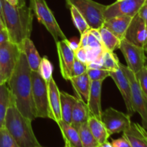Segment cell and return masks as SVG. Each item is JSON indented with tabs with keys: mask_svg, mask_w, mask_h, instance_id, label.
Returning <instances> with one entry per match:
<instances>
[{
	"mask_svg": "<svg viewBox=\"0 0 147 147\" xmlns=\"http://www.w3.org/2000/svg\"><path fill=\"white\" fill-rule=\"evenodd\" d=\"M64 147H73V146H70V145L68 143H67V142H65V146Z\"/></svg>",
	"mask_w": 147,
	"mask_h": 147,
	"instance_id": "cell-48",
	"label": "cell"
},
{
	"mask_svg": "<svg viewBox=\"0 0 147 147\" xmlns=\"http://www.w3.org/2000/svg\"><path fill=\"white\" fill-rule=\"evenodd\" d=\"M0 147H20L4 126L0 129Z\"/></svg>",
	"mask_w": 147,
	"mask_h": 147,
	"instance_id": "cell-32",
	"label": "cell"
},
{
	"mask_svg": "<svg viewBox=\"0 0 147 147\" xmlns=\"http://www.w3.org/2000/svg\"><path fill=\"white\" fill-rule=\"evenodd\" d=\"M97 147H113V146H112L111 144L109 141H107V142H103V143L102 144H99L98 146Z\"/></svg>",
	"mask_w": 147,
	"mask_h": 147,
	"instance_id": "cell-42",
	"label": "cell"
},
{
	"mask_svg": "<svg viewBox=\"0 0 147 147\" xmlns=\"http://www.w3.org/2000/svg\"><path fill=\"white\" fill-rule=\"evenodd\" d=\"M86 73L91 81H103L106 78L110 77V71L103 68H88Z\"/></svg>",
	"mask_w": 147,
	"mask_h": 147,
	"instance_id": "cell-31",
	"label": "cell"
},
{
	"mask_svg": "<svg viewBox=\"0 0 147 147\" xmlns=\"http://www.w3.org/2000/svg\"><path fill=\"white\" fill-rule=\"evenodd\" d=\"M119 66L127 76L130 83L131 97L132 108L134 112H137L142 118V126L147 130V100L139 86L135 74L124 65L119 63Z\"/></svg>",
	"mask_w": 147,
	"mask_h": 147,
	"instance_id": "cell-6",
	"label": "cell"
},
{
	"mask_svg": "<svg viewBox=\"0 0 147 147\" xmlns=\"http://www.w3.org/2000/svg\"><path fill=\"white\" fill-rule=\"evenodd\" d=\"M18 1V6H23L26 4L25 0H17Z\"/></svg>",
	"mask_w": 147,
	"mask_h": 147,
	"instance_id": "cell-44",
	"label": "cell"
},
{
	"mask_svg": "<svg viewBox=\"0 0 147 147\" xmlns=\"http://www.w3.org/2000/svg\"><path fill=\"white\" fill-rule=\"evenodd\" d=\"M110 77L113 80L116 86L120 90L121 96L124 100L128 114L130 116H133L135 112L132 108L131 97L130 83L127 76L121 67L113 71H110Z\"/></svg>",
	"mask_w": 147,
	"mask_h": 147,
	"instance_id": "cell-14",
	"label": "cell"
},
{
	"mask_svg": "<svg viewBox=\"0 0 147 147\" xmlns=\"http://www.w3.org/2000/svg\"><path fill=\"white\" fill-rule=\"evenodd\" d=\"M75 57L80 62L87 64V51L84 47H78L74 50Z\"/></svg>",
	"mask_w": 147,
	"mask_h": 147,
	"instance_id": "cell-35",
	"label": "cell"
},
{
	"mask_svg": "<svg viewBox=\"0 0 147 147\" xmlns=\"http://www.w3.org/2000/svg\"><path fill=\"white\" fill-rule=\"evenodd\" d=\"M138 14H139L142 19H144L145 21L147 22V3H146V4L141 8L139 13H138Z\"/></svg>",
	"mask_w": 147,
	"mask_h": 147,
	"instance_id": "cell-40",
	"label": "cell"
},
{
	"mask_svg": "<svg viewBox=\"0 0 147 147\" xmlns=\"http://www.w3.org/2000/svg\"><path fill=\"white\" fill-rule=\"evenodd\" d=\"M132 17L129 16H119L105 20L103 26L113 33L119 40L124 39L128 27L131 21Z\"/></svg>",
	"mask_w": 147,
	"mask_h": 147,
	"instance_id": "cell-18",
	"label": "cell"
},
{
	"mask_svg": "<svg viewBox=\"0 0 147 147\" xmlns=\"http://www.w3.org/2000/svg\"><path fill=\"white\" fill-rule=\"evenodd\" d=\"M30 7L39 22L44 25L53 36L55 42L67 39L45 0H30Z\"/></svg>",
	"mask_w": 147,
	"mask_h": 147,
	"instance_id": "cell-5",
	"label": "cell"
},
{
	"mask_svg": "<svg viewBox=\"0 0 147 147\" xmlns=\"http://www.w3.org/2000/svg\"><path fill=\"white\" fill-rule=\"evenodd\" d=\"M7 79L6 78L5 76L3 75V73H1V70H0V85L7 83Z\"/></svg>",
	"mask_w": 147,
	"mask_h": 147,
	"instance_id": "cell-41",
	"label": "cell"
},
{
	"mask_svg": "<svg viewBox=\"0 0 147 147\" xmlns=\"http://www.w3.org/2000/svg\"><path fill=\"white\" fill-rule=\"evenodd\" d=\"M60 97L62 120L66 123H70L72 111L78 98L62 90H60Z\"/></svg>",
	"mask_w": 147,
	"mask_h": 147,
	"instance_id": "cell-24",
	"label": "cell"
},
{
	"mask_svg": "<svg viewBox=\"0 0 147 147\" xmlns=\"http://www.w3.org/2000/svg\"><path fill=\"white\" fill-rule=\"evenodd\" d=\"M146 37V21L137 14L132 17L125 34L124 39L133 45L145 50Z\"/></svg>",
	"mask_w": 147,
	"mask_h": 147,
	"instance_id": "cell-12",
	"label": "cell"
},
{
	"mask_svg": "<svg viewBox=\"0 0 147 147\" xmlns=\"http://www.w3.org/2000/svg\"><path fill=\"white\" fill-rule=\"evenodd\" d=\"M103 81H91L87 106L91 116L100 119L102 114L101 92Z\"/></svg>",
	"mask_w": 147,
	"mask_h": 147,
	"instance_id": "cell-16",
	"label": "cell"
},
{
	"mask_svg": "<svg viewBox=\"0 0 147 147\" xmlns=\"http://www.w3.org/2000/svg\"><path fill=\"white\" fill-rule=\"evenodd\" d=\"M119 50L123 55L127 67L134 74L145 66L146 51L144 48L133 45L125 39L121 41Z\"/></svg>",
	"mask_w": 147,
	"mask_h": 147,
	"instance_id": "cell-9",
	"label": "cell"
},
{
	"mask_svg": "<svg viewBox=\"0 0 147 147\" xmlns=\"http://www.w3.org/2000/svg\"><path fill=\"white\" fill-rule=\"evenodd\" d=\"M88 33L89 31H87L86 32L83 33L81 34V37L79 41L78 47H84L86 48L88 47Z\"/></svg>",
	"mask_w": 147,
	"mask_h": 147,
	"instance_id": "cell-39",
	"label": "cell"
},
{
	"mask_svg": "<svg viewBox=\"0 0 147 147\" xmlns=\"http://www.w3.org/2000/svg\"><path fill=\"white\" fill-rule=\"evenodd\" d=\"M6 1L9 3V4H11V5L18 6V1H17V0H6Z\"/></svg>",
	"mask_w": 147,
	"mask_h": 147,
	"instance_id": "cell-43",
	"label": "cell"
},
{
	"mask_svg": "<svg viewBox=\"0 0 147 147\" xmlns=\"http://www.w3.org/2000/svg\"><path fill=\"white\" fill-rule=\"evenodd\" d=\"M147 0H123L106 6L104 10L105 20L119 16L133 17L146 3Z\"/></svg>",
	"mask_w": 147,
	"mask_h": 147,
	"instance_id": "cell-10",
	"label": "cell"
},
{
	"mask_svg": "<svg viewBox=\"0 0 147 147\" xmlns=\"http://www.w3.org/2000/svg\"><path fill=\"white\" fill-rule=\"evenodd\" d=\"M146 3H147V1H146Z\"/></svg>",
	"mask_w": 147,
	"mask_h": 147,
	"instance_id": "cell-53",
	"label": "cell"
},
{
	"mask_svg": "<svg viewBox=\"0 0 147 147\" xmlns=\"http://www.w3.org/2000/svg\"><path fill=\"white\" fill-rule=\"evenodd\" d=\"M69 81L71 83L78 98L87 104L91 83V80H90L87 73L70 78Z\"/></svg>",
	"mask_w": 147,
	"mask_h": 147,
	"instance_id": "cell-20",
	"label": "cell"
},
{
	"mask_svg": "<svg viewBox=\"0 0 147 147\" xmlns=\"http://www.w3.org/2000/svg\"><path fill=\"white\" fill-rule=\"evenodd\" d=\"M0 18L1 19L3 22H4V20H3V14H2V7H1V0H0Z\"/></svg>",
	"mask_w": 147,
	"mask_h": 147,
	"instance_id": "cell-45",
	"label": "cell"
},
{
	"mask_svg": "<svg viewBox=\"0 0 147 147\" xmlns=\"http://www.w3.org/2000/svg\"><path fill=\"white\" fill-rule=\"evenodd\" d=\"M90 116L87 104L77 98L72 111L70 124L78 130L83 123H87Z\"/></svg>",
	"mask_w": 147,
	"mask_h": 147,
	"instance_id": "cell-21",
	"label": "cell"
},
{
	"mask_svg": "<svg viewBox=\"0 0 147 147\" xmlns=\"http://www.w3.org/2000/svg\"><path fill=\"white\" fill-rule=\"evenodd\" d=\"M67 5L74 7L84 17L90 29L99 30L105 22L104 10L106 5L93 0H65Z\"/></svg>",
	"mask_w": 147,
	"mask_h": 147,
	"instance_id": "cell-4",
	"label": "cell"
},
{
	"mask_svg": "<svg viewBox=\"0 0 147 147\" xmlns=\"http://www.w3.org/2000/svg\"><path fill=\"white\" fill-rule=\"evenodd\" d=\"M32 121L19 111L14 103L7 109L4 127L20 147L40 146L33 131Z\"/></svg>",
	"mask_w": 147,
	"mask_h": 147,
	"instance_id": "cell-3",
	"label": "cell"
},
{
	"mask_svg": "<svg viewBox=\"0 0 147 147\" xmlns=\"http://www.w3.org/2000/svg\"><path fill=\"white\" fill-rule=\"evenodd\" d=\"M119 63V58L114 52L104 50L103 54V65L104 69L109 71L116 70L120 67Z\"/></svg>",
	"mask_w": 147,
	"mask_h": 147,
	"instance_id": "cell-30",
	"label": "cell"
},
{
	"mask_svg": "<svg viewBox=\"0 0 147 147\" xmlns=\"http://www.w3.org/2000/svg\"><path fill=\"white\" fill-rule=\"evenodd\" d=\"M123 136L131 147H147V131L139 123L131 122V126L123 132Z\"/></svg>",
	"mask_w": 147,
	"mask_h": 147,
	"instance_id": "cell-17",
	"label": "cell"
},
{
	"mask_svg": "<svg viewBox=\"0 0 147 147\" xmlns=\"http://www.w3.org/2000/svg\"><path fill=\"white\" fill-rule=\"evenodd\" d=\"M100 121L104 124L110 136L123 132L131 123V116L129 114L111 107L102 111Z\"/></svg>",
	"mask_w": 147,
	"mask_h": 147,
	"instance_id": "cell-8",
	"label": "cell"
},
{
	"mask_svg": "<svg viewBox=\"0 0 147 147\" xmlns=\"http://www.w3.org/2000/svg\"><path fill=\"white\" fill-rule=\"evenodd\" d=\"M139 86L147 100V69L146 66L135 74Z\"/></svg>",
	"mask_w": 147,
	"mask_h": 147,
	"instance_id": "cell-33",
	"label": "cell"
},
{
	"mask_svg": "<svg viewBox=\"0 0 147 147\" xmlns=\"http://www.w3.org/2000/svg\"><path fill=\"white\" fill-rule=\"evenodd\" d=\"M111 145L113 147H131L129 142H128L126 138L122 136L121 138L112 140Z\"/></svg>",
	"mask_w": 147,
	"mask_h": 147,
	"instance_id": "cell-37",
	"label": "cell"
},
{
	"mask_svg": "<svg viewBox=\"0 0 147 147\" xmlns=\"http://www.w3.org/2000/svg\"><path fill=\"white\" fill-rule=\"evenodd\" d=\"M70 9L73 24H74L76 29L78 30L80 34H83V33L89 31L90 29V27L86 22L84 17L81 15V14L74 7H70Z\"/></svg>",
	"mask_w": 147,
	"mask_h": 147,
	"instance_id": "cell-28",
	"label": "cell"
},
{
	"mask_svg": "<svg viewBox=\"0 0 147 147\" xmlns=\"http://www.w3.org/2000/svg\"><path fill=\"white\" fill-rule=\"evenodd\" d=\"M88 125L92 134L99 144L107 142L110 137V134L100 119L90 116L88 121Z\"/></svg>",
	"mask_w": 147,
	"mask_h": 147,
	"instance_id": "cell-23",
	"label": "cell"
},
{
	"mask_svg": "<svg viewBox=\"0 0 147 147\" xmlns=\"http://www.w3.org/2000/svg\"><path fill=\"white\" fill-rule=\"evenodd\" d=\"M37 147H44V146H42L41 145H40V146H37Z\"/></svg>",
	"mask_w": 147,
	"mask_h": 147,
	"instance_id": "cell-51",
	"label": "cell"
},
{
	"mask_svg": "<svg viewBox=\"0 0 147 147\" xmlns=\"http://www.w3.org/2000/svg\"><path fill=\"white\" fill-rule=\"evenodd\" d=\"M9 41H10L9 36V33L5 27L0 30V46L5 44Z\"/></svg>",
	"mask_w": 147,
	"mask_h": 147,
	"instance_id": "cell-38",
	"label": "cell"
},
{
	"mask_svg": "<svg viewBox=\"0 0 147 147\" xmlns=\"http://www.w3.org/2000/svg\"><path fill=\"white\" fill-rule=\"evenodd\" d=\"M99 32L101 37L102 44L105 50L110 52H114L117 49H119L121 40H119L104 26H102L99 29Z\"/></svg>",
	"mask_w": 147,
	"mask_h": 147,
	"instance_id": "cell-26",
	"label": "cell"
},
{
	"mask_svg": "<svg viewBox=\"0 0 147 147\" xmlns=\"http://www.w3.org/2000/svg\"><path fill=\"white\" fill-rule=\"evenodd\" d=\"M146 34H147V22H146ZM145 51L147 52V37H146V46H145Z\"/></svg>",
	"mask_w": 147,
	"mask_h": 147,
	"instance_id": "cell-47",
	"label": "cell"
},
{
	"mask_svg": "<svg viewBox=\"0 0 147 147\" xmlns=\"http://www.w3.org/2000/svg\"><path fill=\"white\" fill-rule=\"evenodd\" d=\"M55 43L58 54L60 73L65 80H69L75 60L74 50L70 47V41L67 39L59 40Z\"/></svg>",
	"mask_w": 147,
	"mask_h": 147,
	"instance_id": "cell-13",
	"label": "cell"
},
{
	"mask_svg": "<svg viewBox=\"0 0 147 147\" xmlns=\"http://www.w3.org/2000/svg\"><path fill=\"white\" fill-rule=\"evenodd\" d=\"M32 98L37 118H48V91L47 83L40 76L38 72L32 71Z\"/></svg>",
	"mask_w": 147,
	"mask_h": 147,
	"instance_id": "cell-7",
	"label": "cell"
},
{
	"mask_svg": "<svg viewBox=\"0 0 147 147\" xmlns=\"http://www.w3.org/2000/svg\"><path fill=\"white\" fill-rule=\"evenodd\" d=\"M146 54H147V52H146Z\"/></svg>",
	"mask_w": 147,
	"mask_h": 147,
	"instance_id": "cell-52",
	"label": "cell"
},
{
	"mask_svg": "<svg viewBox=\"0 0 147 147\" xmlns=\"http://www.w3.org/2000/svg\"><path fill=\"white\" fill-rule=\"evenodd\" d=\"M12 103V97L7 83L0 85V129L4 126L7 109Z\"/></svg>",
	"mask_w": 147,
	"mask_h": 147,
	"instance_id": "cell-25",
	"label": "cell"
},
{
	"mask_svg": "<svg viewBox=\"0 0 147 147\" xmlns=\"http://www.w3.org/2000/svg\"><path fill=\"white\" fill-rule=\"evenodd\" d=\"M87 65L86 63H82V62L77 60L75 57L73 67H72L71 73H70V78L76 77V76H80V75L84 74L87 71Z\"/></svg>",
	"mask_w": 147,
	"mask_h": 147,
	"instance_id": "cell-34",
	"label": "cell"
},
{
	"mask_svg": "<svg viewBox=\"0 0 147 147\" xmlns=\"http://www.w3.org/2000/svg\"><path fill=\"white\" fill-rule=\"evenodd\" d=\"M31 73L25 55L21 52L7 83L14 106L23 116L33 121L37 118V115L32 98Z\"/></svg>",
	"mask_w": 147,
	"mask_h": 147,
	"instance_id": "cell-1",
	"label": "cell"
},
{
	"mask_svg": "<svg viewBox=\"0 0 147 147\" xmlns=\"http://www.w3.org/2000/svg\"><path fill=\"white\" fill-rule=\"evenodd\" d=\"M37 72L47 83L50 81L52 78H53V65L47 56L42 57Z\"/></svg>",
	"mask_w": 147,
	"mask_h": 147,
	"instance_id": "cell-29",
	"label": "cell"
},
{
	"mask_svg": "<svg viewBox=\"0 0 147 147\" xmlns=\"http://www.w3.org/2000/svg\"><path fill=\"white\" fill-rule=\"evenodd\" d=\"M145 66H146V67L147 69V55H146V62H145Z\"/></svg>",
	"mask_w": 147,
	"mask_h": 147,
	"instance_id": "cell-49",
	"label": "cell"
},
{
	"mask_svg": "<svg viewBox=\"0 0 147 147\" xmlns=\"http://www.w3.org/2000/svg\"><path fill=\"white\" fill-rule=\"evenodd\" d=\"M123 1V0H116V1Z\"/></svg>",
	"mask_w": 147,
	"mask_h": 147,
	"instance_id": "cell-50",
	"label": "cell"
},
{
	"mask_svg": "<svg viewBox=\"0 0 147 147\" xmlns=\"http://www.w3.org/2000/svg\"><path fill=\"white\" fill-rule=\"evenodd\" d=\"M61 131L65 142L68 143L73 147H82L78 131L75 129L70 123L60 120L57 123Z\"/></svg>",
	"mask_w": 147,
	"mask_h": 147,
	"instance_id": "cell-22",
	"label": "cell"
},
{
	"mask_svg": "<svg viewBox=\"0 0 147 147\" xmlns=\"http://www.w3.org/2000/svg\"><path fill=\"white\" fill-rule=\"evenodd\" d=\"M49 119L57 123L62 120L60 90L53 78L47 83Z\"/></svg>",
	"mask_w": 147,
	"mask_h": 147,
	"instance_id": "cell-15",
	"label": "cell"
},
{
	"mask_svg": "<svg viewBox=\"0 0 147 147\" xmlns=\"http://www.w3.org/2000/svg\"><path fill=\"white\" fill-rule=\"evenodd\" d=\"M21 52L25 55L29 66L32 71H38L39 66L41 62L40 57L37 48L34 46V42L30 38H26L19 45Z\"/></svg>",
	"mask_w": 147,
	"mask_h": 147,
	"instance_id": "cell-19",
	"label": "cell"
},
{
	"mask_svg": "<svg viewBox=\"0 0 147 147\" xmlns=\"http://www.w3.org/2000/svg\"><path fill=\"white\" fill-rule=\"evenodd\" d=\"M5 28V25H4V22L1 20V19L0 18V30H2V29Z\"/></svg>",
	"mask_w": 147,
	"mask_h": 147,
	"instance_id": "cell-46",
	"label": "cell"
},
{
	"mask_svg": "<svg viewBox=\"0 0 147 147\" xmlns=\"http://www.w3.org/2000/svg\"><path fill=\"white\" fill-rule=\"evenodd\" d=\"M78 131L80 136L82 147H97L98 146L99 143L92 134L88 125V122L83 123Z\"/></svg>",
	"mask_w": 147,
	"mask_h": 147,
	"instance_id": "cell-27",
	"label": "cell"
},
{
	"mask_svg": "<svg viewBox=\"0 0 147 147\" xmlns=\"http://www.w3.org/2000/svg\"><path fill=\"white\" fill-rule=\"evenodd\" d=\"M3 20L9 33L10 42L20 45L24 39L30 38L33 26V14L30 7L11 5L1 0Z\"/></svg>",
	"mask_w": 147,
	"mask_h": 147,
	"instance_id": "cell-2",
	"label": "cell"
},
{
	"mask_svg": "<svg viewBox=\"0 0 147 147\" xmlns=\"http://www.w3.org/2000/svg\"><path fill=\"white\" fill-rule=\"evenodd\" d=\"M21 50L19 45L9 41L0 46V70L6 78H9L19 60Z\"/></svg>",
	"mask_w": 147,
	"mask_h": 147,
	"instance_id": "cell-11",
	"label": "cell"
},
{
	"mask_svg": "<svg viewBox=\"0 0 147 147\" xmlns=\"http://www.w3.org/2000/svg\"><path fill=\"white\" fill-rule=\"evenodd\" d=\"M88 47H92V48H104L101 42L99 41L96 37H95L90 32L88 33Z\"/></svg>",
	"mask_w": 147,
	"mask_h": 147,
	"instance_id": "cell-36",
	"label": "cell"
}]
</instances>
